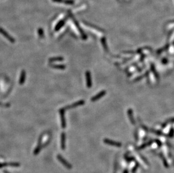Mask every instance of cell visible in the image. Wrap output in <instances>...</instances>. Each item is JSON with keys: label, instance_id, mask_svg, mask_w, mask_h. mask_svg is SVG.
<instances>
[{"label": "cell", "instance_id": "1", "mask_svg": "<svg viewBox=\"0 0 174 173\" xmlns=\"http://www.w3.org/2000/svg\"><path fill=\"white\" fill-rule=\"evenodd\" d=\"M64 108H61L60 110V115L61 118V127L62 128H65L66 127V122L65 119V114H64Z\"/></svg>", "mask_w": 174, "mask_h": 173}, {"label": "cell", "instance_id": "2", "mask_svg": "<svg viewBox=\"0 0 174 173\" xmlns=\"http://www.w3.org/2000/svg\"><path fill=\"white\" fill-rule=\"evenodd\" d=\"M0 33L3 35L7 39H8L9 41L11 42V43H14V42H15V39H14L13 37H11L10 35L5 31V30H4L3 29H2V28H0Z\"/></svg>", "mask_w": 174, "mask_h": 173}, {"label": "cell", "instance_id": "3", "mask_svg": "<svg viewBox=\"0 0 174 173\" xmlns=\"http://www.w3.org/2000/svg\"><path fill=\"white\" fill-rule=\"evenodd\" d=\"M86 82L87 86L88 88H91L92 86V81H91V74L90 72H86Z\"/></svg>", "mask_w": 174, "mask_h": 173}, {"label": "cell", "instance_id": "4", "mask_svg": "<svg viewBox=\"0 0 174 173\" xmlns=\"http://www.w3.org/2000/svg\"><path fill=\"white\" fill-rule=\"evenodd\" d=\"M106 92L105 91H102L101 92H100V93H97L96 96H95L94 97H93L91 98V101L92 102H95V101H96L98 100L99 99H100V98H101L102 97H103L105 94H106Z\"/></svg>", "mask_w": 174, "mask_h": 173}, {"label": "cell", "instance_id": "5", "mask_svg": "<svg viewBox=\"0 0 174 173\" xmlns=\"http://www.w3.org/2000/svg\"><path fill=\"white\" fill-rule=\"evenodd\" d=\"M84 103H85V101H83V100H81V101H79L77 102H75V103H73L72 105H71V106H67V107H66V108L70 109L71 108H75V107H78V106H82Z\"/></svg>", "mask_w": 174, "mask_h": 173}, {"label": "cell", "instance_id": "6", "mask_svg": "<svg viewBox=\"0 0 174 173\" xmlns=\"http://www.w3.org/2000/svg\"><path fill=\"white\" fill-rule=\"evenodd\" d=\"M58 159L59 160V161H60L62 163H63V164L64 166H65V167H66L67 168H69V169H71V165L69 164V163H68L67 162H66V161H65V160H64V158H63V157H62L61 156H60V155L58 156Z\"/></svg>", "mask_w": 174, "mask_h": 173}, {"label": "cell", "instance_id": "7", "mask_svg": "<svg viewBox=\"0 0 174 173\" xmlns=\"http://www.w3.org/2000/svg\"><path fill=\"white\" fill-rule=\"evenodd\" d=\"M25 72L24 70L21 71L20 79H19V84L20 85H22L24 84L25 80Z\"/></svg>", "mask_w": 174, "mask_h": 173}, {"label": "cell", "instance_id": "8", "mask_svg": "<svg viewBox=\"0 0 174 173\" xmlns=\"http://www.w3.org/2000/svg\"><path fill=\"white\" fill-rule=\"evenodd\" d=\"M65 134L64 133H62L61 136V148H65Z\"/></svg>", "mask_w": 174, "mask_h": 173}, {"label": "cell", "instance_id": "9", "mask_svg": "<svg viewBox=\"0 0 174 173\" xmlns=\"http://www.w3.org/2000/svg\"><path fill=\"white\" fill-rule=\"evenodd\" d=\"M63 58L61 57H55L50 58L49 60L50 62H56V61H61L63 60Z\"/></svg>", "mask_w": 174, "mask_h": 173}, {"label": "cell", "instance_id": "10", "mask_svg": "<svg viewBox=\"0 0 174 173\" xmlns=\"http://www.w3.org/2000/svg\"><path fill=\"white\" fill-rule=\"evenodd\" d=\"M51 66L52 68L56 69H60V70H64L65 69V66L64 65H51Z\"/></svg>", "mask_w": 174, "mask_h": 173}, {"label": "cell", "instance_id": "11", "mask_svg": "<svg viewBox=\"0 0 174 173\" xmlns=\"http://www.w3.org/2000/svg\"><path fill=\"white\" fill-rule=\"evenodd\" d=\"M39 34L40 36H42L43 35V31L42 30V29H40L39 30Z\"/></svg>", "mask_w": 174, "mask_h": 173}]
</instances>
